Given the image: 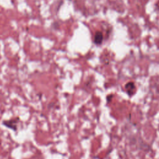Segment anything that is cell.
I'll return each mask as SVG.
<instances>
[{"instance_id":"obj_3","label":"cell","mask_w":159,"mask_h":159,"mask_svg":"<svg viewBox=\"0 0 159 159\" xmlns=\"http://www.w3.org/2000/svg\"><path fill=\"white\" fill-rule=\"evenodd\" d=\"M103 40V35L101 32L97 31L94 35V43L97 45H99L102 43Z\"/></svg>"},{"instance_id":"obj_1","label":"cell","mask_w":159,"mask_h":159,"mask_svg":"<svg viewBox=\"0 0 159 159\" xmlns=\"http://www.w3.org/2000/svg\"><path fill=\"white\" fill-rule=\"evenodd\" d=\"M19 120L18 119H12L10 120H4L3 121V124L6 125V127L11 128L13 129L14 130H16L17 129V122Z\"/></svg>"},{"instance_id":"obj_2","label":"cell","mask_w":159,"mask_h":159,"mask_svg":"<svg viewBox=\"0 0 159 159\" xmlns=\"http://www.w3.org/2000/svg\"><path fill=\"white\" fill-rule=\"evenodd\" d=\"M125 88L128 94L130 96H132L134 93L135 87V84L134 83L129 82L125 84Z\"/></svg>"}]
</instances>
